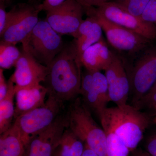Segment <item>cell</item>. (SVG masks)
I'll return each mask as SVG.
<instances>
[{
    "label": "cell",
    "mask_w": 156,
    "mask_h": 156,
    "mask_svg": "<svg viewBox=\"0 0 156 156\" xmlns=\"http://www.w3.org/2000/svg\"><path fill=\"white\" fill-rule=\"evenodd\" d=\"M82 66L75 40L65 44L63 49L48 66L49 73L45 81L48 94L64 102L80 94Z\"/></svg>",
    "instance_id": "cell-1"
},
{
    "label": "cell",
    "mask_w": 156,
    "mask_h": 156,
    "mask_svg": "<svg viewBox=\"0 0 156 156\" xmlns=\"http://www.w3.org/2000/svg\"><path fill=\"white\" fill-rule=\"evenodd\" d=\"M99 116L102 128L114 132L130 151L136 149L151 123L147 114L127 104L107 107Z\"/></svg>",
    "instance_id": "cell-2"
},
{
    "label": "cell",
    "mask_w": 156,
    "mask_h": 156,
    "mask_svg": "<svg viewBox=\"0 0 156 156\" xmlns=\"http://www.w3.org/2000/svg\"><path fill=\"white\" fill-rule=\"evenodd\" d=\"M68 128L98 156H106V137L103 128L95 122L87 105L77 98L67 112Z\"/></svg>",
    "instance_id": "cell-3"
},
{
    "label": "cell",
    "mask_w": 156,
    "mask_h": 156,
    "mask_svg": "<svg viewBox=\"0 0 156 156\" xmlns=\"http://www.w3.org/2000/svg\"><path fill=\"white\" fill-rule=\"evenodd\" d=\"M48 95L43 105L17 117L12 125L19 133L25 147L34 136L48 128L62 114L63 101L51 94Z\"/></svg>",
    "instance_id": "cell-4"
},
{
    "label": "cell",
    "mask_w": 156,
    "mask_h": 156,
    "mask_svg": "<svg viewBox=\"0 0 156 156\" xmlns=\"http://www.w3.org/2000/svg\"><path fill=\"white\" fill-rule=\"evenodd\" d=\"M21 44L23 50L47 66L51 64L65 45L62 36L53 29L46 19L39 20Z\"/></svg>",
    "instance_id": "cell-5"
},
{
    "label": "cell",
    "mask_w": 156,
    "mask_h": 156,
    "mask_svg": "<svg viewBox=\"0 0 156 156\" xmlns=\"http://www.w3.org/2000/svg\"><path fill=\"white\" fill-rule=\"evenodd\" d=\"M88 17H94L102 27L109 44L119 51L131 54L144 51L152 41L133 31L109 21L97 13L94 7L84 8Z\"/></svg>",
    "instance_id": "cell-6"
},
{
    "label": "cell",
    "mask_w": 156,
    "mask_h": 156,
    "mask_svg": "<svg viewBox=\"0 0 156 156\" xmlns=\"http://www.w3.org/2000/svg\"><path fill=\"white\" fill-rule=\"evenodd\" d=\"M39 5L20 4L8 13L7 25L0 34L1 42L16 45L22 43L39 21Z\"/></svg>",
    "instance_id": "cell-7"
},
{
    "label": "cell",
    "mask_w": 156,
    "mask_h": 156,
    "mask_svg": "<svg viewBox=\"0 0 156 156\" xmlns=\"http://www.w3.org/2000/svg\"><path fill=\"white\" fill-rule=\"evenodd\" d=\"M128 78L134 106L156 83V48L144 51L134 64Z\"/></svg>",
    "instance_id": "cell-8"
},
{
    "label": "cell",
    "mask_w": 156,
    "mask_h": 156,
    "mask_svg": "<svg viewBox=\"0 0 156 156\" xmlns=\"http://www.w3.org/2000/svg\"><path fill=\"white\" fill-rule=\"evenodd\" d=\"M46 12V20L57 33L76 38L85 13L83 7L77 0H66Z\"/></svg>",
    "instance_id": "cell-9"
},
{
    "label": "cell",
    "mask_w": 156,
    "mask_h": 156,
    "mask_svg": "<svg viewBox=\"0 0 156 156\" xmlns=\"http://www.w3.org/2000/svg\"><path fill=\"white\" fill-rule=\"evenodd\" d=\"M95 11L109 21L133 31L147 39L156 40V27L141 17L131 14L113 2L103 3Z\"/></svg>",
    "instance_id": "cell-10"
},
{
    "label": "cell",
    "mask_w": 156,
    "mask_h": 156,
    "mask_svg": "<svg viewBox=\"0 0 156 156\" xmlns=\"http://www.w3.org/2000/svg\"><path fill=\"white\" fill-rule=\"evenodd\" d=\"M10 79L14 84L15 91L32 88L45 82L49 68L37 61L27 51L22 49L21 54Z\"/></svg>",
    "instance_id": "cell-11"
},
{
    "label": "cell",
    "mask_w": 156,
    "mask_h": 156,
    "mask_svg": "<svg viewBox=\"0 0 156 156\" xmlns=\"http://www.w3.org/2000/svg\"><path fill=\"white\" fill-rule=\"evenodd\" d=\"M68 127L67 115L61 114L53 124L30 140L25 147L24 156H53Z\"/></svg>",
    "instance_id": "cell-12"
},
{
    "label": "cell",
    "mask_w": 156,
    "mask_h": 156,
    "mask_svg": "<svg viewBox=\"0 0 156 156\" xmlns=\"http://www.w3.org/2000/svg\"><path fill=\"white\" fill-rule=\"evenodd\" d=\"M114 53L109 50L103 38L84 51L80 62L86 69L92 72L105 70L112 62Z\"/></svg>",
    "instance_id": "cell-13"
},
{
    "label": "cell",
    "mask_w": 156,
    "mask_h": 156,
    "mask_svg": "<svg viewBox=\"0 0 156 156\" xmlns=\"http://www.w3.org/2000/svg\"><path fill=\"white\" fill-rule=\"evenodd\" d=\"M48 93V89L41 84L32 88L20 89L16 91L14 119L43 105L46 101V97Z\"/></svg>",
    "instance_id": "cell-14"
},
{
    "label": "cell",
    "mask_w": 156,
    "mask_h": 156,
    "mask_svg": "<svg viewBox=\"0 0 156 156\" xmlns=\"http://www.w3.org/2000/svg\"><path fill=\"white\" fill-rule=\"evenodd\" d=\"M102 31L101 26L94 17H88L83 20L78 30L76 37L75 39L77 53L80 60L85 50L103 38Z\"/></svg>",
    "instance_id": "cell-15"
},
{
    "label": "cell",
    "mask_w": 156,
    "mask_h": 156,
    "mask_svg": "<svg viewBox=\"0 0 156 156\" xmlns=\"http://www.w3.org/2000/svg\"><path fill=\"white\" fill-rule=\"evenodd\" d=\"M85 144L68 127L62 134L53 156H82Z\"/></svg>",
    "instance_id": "cell-16"
},
{
    "label": "cell",
    "mask_w": 156,
    "mask_h": 156,
    "mask_svg": "<svg viewBox=\"0 0 156 156\" xmlns=\"http://www.w3.org/2000/svg\"><path fill=\"white\" fill-rule=\"evenodd\" d=\"M25 146L12 126L0 136V156H24Z\"/></svg>",
    "instance_id": "cell-17"
},
{
    "label": "cell",
    "mask_w": 156,
    "mask_h": 156,
    "mask_svg": "<svg viewBox=\"0 0 156 156\" xmlns=\"http://www.w3.org/2000/svg\"><path fill=\"white\" fill-rule=\"evenodd\" d=\"M108 87L110 101L114 102L117 106L127 104L130 93V85L125 67L111 83L108 85Z\"/></svg>",
    "instance_id": "cell-18"
},
{
    "label": "cell",
    "mask_w": 156,
    "mask_h": 156,
    "mask_svg": "<svg viewBox=\"0 0 156 156\" xmlns=\"http://www.w3.org/2000/svg\"><path fill=\"white\" fill-rule=\"evenodd\" d=\"M8 91L5 97L0 100V134L11 128L14 118L15 108L14 98L16 94L14 84L10 79L8 81Z\"/></svg>",
    "instance_id": "cell-19"
},
{
    "label": "cell",
    "mask_w": 156,
    "mask_h": 156,
    "mask_svg": "<svg viewBox=\"0 0 156 156\" xmlns=\"http://www.w3.org/2000/svg\"><path fill=\"white\" fill-rule=\"evenodd\" d=\"M21 50L16 45L0 42V67L10 69L15 66L21 56Z\"/></svg>",
    "instance_id": "cell-20"
},
{
    "label": "cell",
    "mask_w": 156,
    "mask_h": 156,
    "mask_svg": "<svg viewBox=\"0 0 156 156\" xmlns=\"http://www.w3.org/2000/svg\"><path fill=\"white\" fill-rule=\"evenodd\" d=\"M92 89L99 95L105 105L109 102L108 87L106 77L100 71L93 72V81Z\"/></svg>",
    "instance_id": "cell-21"
},
{
    "label": "cell",
    "mask_w": 156,
    "mask_h": 156,
    "mask_svg": "<svg viewBox=\"0 0 156 156\" xmlns=\"http://www.w3.org/2000/svg\"><path fill=\"white\" fill-rule=\"evenodd\" d=\"M150 1V0H113L112 2L133 15L141 17Z\"/></svg>",
    "instance_id": "cell-22"
},
{
    "label": "cell",
    "mask_w": 156,
    "mask_h": 156,
    "mask_svg": "<svg viewBox=\"0 0 156 156\" xmlns=\"http://www.w3.org/2000/svg\"><path fill=\"white\" fill-rule=\"evenodd\" d=\"M106 156H128L130 150L117 137H112L107 140Z\"/></svg>",
    "instance_id": "cell-23"
},
{
    "label": "cell",
    "mask_w": 156,
    "mask_h": 156,
    "mask_svg": "<svg viewBox=\"0 0 156 156\" xmlns=\"http://www.w3.org/2000/svg\"><path fill=\"white\" fill-rule=\"evenodd\" d=\"M134 106L139 110L146 108H154L156 107V83Z\"/></svg>",
    "instance_id": "cell-24"
},
{
    "label": "cell",
    "mask_w": 156,
    "mask_h": 156,
    "mask_svg": "<svg viewBox=\"0 0 156 156\" xmlns=\"http://www.w3.org/2000/svg\"><path fill=\"white\" fill-rule=\"evenodd\" d=\"M93 72L86 69V72L82 75L80 94L83 98L92 89L93 81Z\"/></svg>",
    "instance_id": "cell-25"
},
{
    "label": "cell",
    "mask_w": 156,
    "mask_h": 156,
    "mask_svg": "<svg viewBox=\"0 0 156 156\" xmlns=\"http://www.w3.org/2000/svg\"><path fill=\"white\" fill-rule=\"evenodd\" d=\"M141 17L156 27V0H150Z\"/></svg>",
    "instance_id": "cell-26"
},
{
    "label": "cell",
    "mask_w": 156,
    "mask_h": 156,
    "mask_svg": "<svg viewBox=\"0 0 156 156\" xmlns=\"http://www.w3.org/2000/svg\"><path fill=\"white\" fill-rule=\"evenodd\" d=\"M8 0H0V34L5 28L8 20V13L6 11Z\"/></svg>",
    "instance_id": "cell-27"
},
{
    "label": "cell",
    "mask_w": 156,
    "mask_h": 156,
    "mask_svg": "<svg viewBox=\"0 0 156 156\" xmlns=\"http://www.w3.org/2000/svg\"><path fill=\"white\" fill-rule=\"evenodd\" d=\"M146 151L152 156H156V133L147 138L145 144Z\"/></svg>",
    "instance_id": "cell-28"
},
{
    "label": "cell",
    "mask_w": 156,
    "mask_h": 156,
    "mask_svg": "<svg viewBox=\"0 0 156 156\" xmlns=\"http://www.w3.org/2000/svg\"><path fill=\"white\" fill-rule=\"evenodd\" d=\"M66 0H44L42 4H39L41 11H47L57 7Z\"/></svg>",
    "instance_id": "cell-29"
},
{
    "label": "cell",
    "mask_w": 156,
    "mask_h": 156,
    "mask_svg": "<svg viewBox=\"0 0 156 156\" xmlns=\"http://www.w3.org/2000/svg\"><path fill=\"white\" fill-rule=\"evenodd\" d=\"M8 82H6L4 74V69H0V100L5 97L8 91Z\"/></svg>",
    "instance_id": "cell-30"
},
{
    "label": "cell",
    "mask_w": 156,
    "mask_h": 156,
    "mask_svg": "<svg viewBox=\"0 0 156 156\" xmlns=\"http://www.w3.org/2000/svg\"><path fill=\"white\" fill-rule=\"evenodd\" d=\"M83 8L97 7L103 3L112 2L113 0H77Z\"/></svg>",
    "instance_id": "cell-31"
},
{
    "label": "cell",
    "mask_w": 156,
    "mask_h": 156,
    "mask_svg": "<svg viewBox=\"0 0 156 156\" xmlns=\"http://www.w3.org/2000/svg\"><path fill=\"white\" fill-rule=\"evenodd\" d=\"M82 156H98L95 152L85 144V149Z\"/></svg>",
    "instance_id": "cell-32"
},
{
    "label": "cell",
    "mask_w": 156,
    "mask_h": 156,
    "mask_svg": "<svg viewBox=\"0 0 156 156\" xmlns=\"http://www.w3.org/2000/svg\"><path fill=\"white\" fill-rule=\"evenodd\" d=\"M132 156H150V155L147 151H144L141 149H135Z\"/></svg>",
    "instance_id": "cell-33"
},
{
    "label": "cell",
    "mask_w": 156,
    "mask_h": 156,
    "mask_svg": "<svg viewBox=\"0 0 156 156\" xmlns=\"http://www.w3.org/2000/svg\"><path fill=\"white\" fill-rule=\"evenodd\" d=\"M154 109H155V110L156 111V107ZM154 122H155L156 123V115L155 118V119H154Z\"/></svg>",
    "instance_id": "cell-34"
},
{
    "label": "cell",
    "mask_w": 156,
    "mask_h": 156,
    "mask_svg": "<svg viewBox=\"0 0 156 156\" xmlns=\"http://www.w3.org/2000/svg\"><path fill=\"white\" fill-rule=\"evenodd\" d=\"M150 156H152L151 155V154H150Z\"/></svg>",
    "instance_id": "cell-35"
}]
</instances>
